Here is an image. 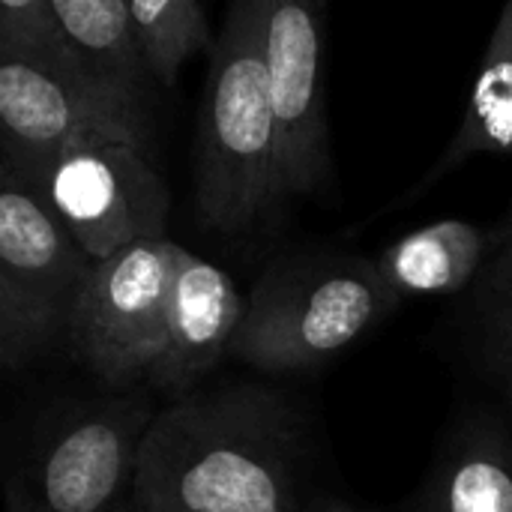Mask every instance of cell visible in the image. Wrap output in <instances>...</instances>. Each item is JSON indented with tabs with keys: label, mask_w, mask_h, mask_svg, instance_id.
Here are the masks:
<instances>
[{
	"label": "cell",
	"mask_w": 512,
	"mask_h": 512,
	"mask_svg": "<svg viewBox=\"0 0 512 512\" xmlns=\"http://www.w3.org/2000/svg\"><path fill=\"white\" fill-rule=\"evenodd\" d=\"M297 420L264 387L174 399L147 426L132 501L138 512H300Z\"/></svg>",
	"instance_id": "cell-1"
},
{
	"label": "cell",
	"mask_w": 512,
	"mask_h": 512,
	"mask_svg": "<svg viewBox=\"0 0 512 512\" xmlns=\"http://www.w3.org/2000/svg\"><path fill=\"white\" fill-rule=\"evenodd\" d=\"M192 171L195 213L225 237L267 228L291 201L264 57V0H231L213 39Z\"/></svg>",
	"instance_id": "cell-2"
},
{
	"label": "cell",
	"mask_w": 512,
	"mask_h": 512,
	"mask_svg": "<svg viewBox=\"0 0 512 512\" xmlns=\"http://www.w3.org/2000/svg\"><path fill=\"white\" fill-rule=\"evenodd\" d=\"M396 303L375 261H285L249 294L231 357L264 372L315 369L369 333Z\"/></svg>",
	"instance_id": "cell-3"
},
{
	"label": "cell",
	"mask_w": 512,
	"mask_h": 512,
	"mask_svg": "<svg viewBox=\"0 0 512 512\" xmlns=\"http://www.w3.org/2000/svg\"><path fill=\"white\" fill-rule=\"evenodd\" d=\"M93 258L33 180L0 165V366L21 372L69 333Z\"/></svg>",
	"instance_id": "cell-4"
},
{
	"label": "cell",
	"mask_w": 512,
	"mask_h": 512,
	"mask_svg": "<svg viewBox=\"0 0 512 512\" xmlns=\"http://www.w3.org/2000/svg\"><path fill=\"white\" fill-rule=\"evenodd\" d=\"M153 99L93 72L0 57V165L39 183L84 141H126L153 153Z\"/></svg>",
	"instance_id": "cell-5"
},
{
	"label": "cell",
	"mask_w": 512,
	"mask_h": 512,
	"mask_svg": "<svg viewBox=\"0 0 512 512\" xmlns=\"http://www.w3.org/2000/svg\"><path fill=\"white\" fill-rule=\"evenodd\" d=\"M153 417L138 396L69 408L9 480L6 512H114L132 492Z\"/></svg>",
	"instance_id": "cell-6"
},
{
	"label": "cell",
	"mask_w": 512,
	"mask_h": 512,
	"mask_svg": "<svg viewBox=\"0 0 512 512\" xmlns=\"http://www.w3.org/2000/svg\"><path fill=\"white\" fill-rule=\"evenodd\" d=\"M177 252L180 243L150 237L93 261L66 339L105 384L147 378L165 336Z\"/></svg>",
	"instance_id": "cell-7"
},
{
	"label": "cell",
	"mask_w": 512,
	"mask_h": 512,
	"mask_svg": "<svg viewBox=\"0 0 512 512\" xmlns=\"http://www.w3.org/2000/svg\"><path fill=\"white\" fill-rule=\"evenodd\" d=\"M36 186L93 261L168 237L171 192L150 153L135 144L84 141L54 159Z\"/></svg>",
	"instance_id": "cell-8"
},
{
	"label": "cell",
	"mask_w": 512,
	"mask_h": 512,
	"mask_svg": "<svg viewBox=\"0 0 512 512\" xmlns=\"http://www.w3.org/2000/svg\"><path fill=\"white\" fill-rule=\"evenodd\" d=\"M324 21L327 0H264V57L288 198L321 192L333 171L321 84Z\"/></svg>",
	"instance_id": "cell-9"
},
{
	"label": "cell",
	"mask_w": 512,
	"mask_h": 512,
	"mask_svg": "<svg viewBox=\"0 0 512 512\" xmlns=\"http://www.w3.org/2000/svg\"><path fill=\"white\" fill-rule=\"evenodd\" d=\"M246 303L249 300L240 297L222 267L180 246L165 336L147 381L171 399L195 393V387L216 369L222 354H231Z\"/></svg>",
	"instance_id": "cell-10"
},
{
	"label": "cell",
	"mask_w": 512,
	"mask_h": 512,
	"mask_svg": "<svg viewBox=\"0 0 512 512\" xmlns=\"http://www.w3.org/2000/svg\"><path fill=\"white\" fill-rule=\"evenodd\" d=\"M498 243V225L483 228L465 219H441L390 243L375 267L396 300L444 297L480 279Z\"/></svg>",
	"instance_id": "cell-11"
},
{
	"label": "cell",
	"mask_w": 512,
	"mask_h": 512,
	"mask_svg": "<svg viewBox=\"0 0 512 512\" xmlns=\"http://www.w3.org/2000/svg\"><path fill=\"white\" fill-rule=\"evenodd\" d=\"M501 153L512 156V0H504L498 24L489 36L480 72L471 87V99L465 108V117L438 156V162L429 168V174L417 183L411 198L426 192L432 183L447 177L450 171L462 168L474 156ZM512 222V210L507 216Z\"/></svg>",
	"instance_id": "cell-12"
},
{
	"label": "cell",
	"mask_w": 512,
	"mask_h": 512,
	"mask_svg": "<svg viewBox=\"0 0 512 512\" xmlns=\"http://www.w3.org/2000/svg\"><path fill=\"white\" fill-rule=\"evenodd\" d=\"M414 512H512V444L477 423L441 459Z\"/></svg>",
	"instance_id": "cell-13"
},
{
	"label": "cell",
	"mask_w": 512,
	"mask_h": 512,
	"mask_svg": "<svg viewBox=\"0 0 512 512\" xmlns=\"http://www.w3.org/2000/svg\"><path fill=\"white\" fill-rule=\"evenodd\" d=\"M84 66L138 96L153 99V72L141 51L129 0H51Z\"/></svg>",
	"instance_id": "cell-14"
},
{
	"label": "cell",
	"mask_w": 512,
	"mask_h": 512,
	"mask_svg": "<svg viewBox=\"0 0 512 512\" xmlns=\"http://www.w3.org/2000/svg\"><path fill=\"white\" fill-rule=\"evenodd\" d=\"M132 24L162 90H171L183 66L213 48V30L201 9V0H129Z\"/></svg>",
	"instance_id": "cell-15"
},
{
	"label": "cell",
	"mask_w": 512,
	"mask_h": 512,
	"mask_svg": "<svg viewBox=\"0 0 512 512\" xmlns=\"http://www.w3.org/2000/svg\"><path fill=\"white\" fill-rule=\"evenodd\" d=\"M0 57L63 72H90L72 48L51 0H0Z\"/></svg>",
	"instance_id": "cell-16"
},
{
	"label": "cell",
	"mask_w": 512,
	"mask_h": 512,
	"mask_svg": "<svg viewBox=\"0 0 512 512\" xmlns=\"http://www.w3.org/2000/svg\"><path fill=\"white\" fill-rule=\"evenodd\" d=\"M486 315V354L512 399V291L480 303Z\"/></svg>",
	"instance_id": "cell-17"
},
{
	"label": "cell",
	"mask_w": 512,
	"mask_h": 512,
	"mask_svg": "<svg viewBox=\"0 0 512 512\" xmlns=\"http://www.w3.org/2000/svg\"><path fill=\"white\" fill-rule=\"evenodd\" d=\"M501 243L486 267V273L480 276V303H489L495 297H504L512 291V222H501L498 225Z\"/></svg>",
	"instance_id": "cell-18"
},
{
	"label": "cell",
	"mask_w": 512,
	"mask_h": 512,
	"mask_svg": "<svg viewBox=\"0 0 512 512\" xmlns=\"http://www.w3.org/2000/svg\"><path fill=\"white\" fill-rule=\"evenodd\" d=\"M303 512H357L351 510L348 504H342V501H321V504H315V507H309V510Z\"/></svg>",
	"instance_id": "cell-19"
},
{
	"label": "cell",
	"mask_w": 512,
	"mask_h": 512,
	"mask_svg": "<svg viewBox=\"0 0 512 512\" xmlns=\"http://www.w3.org/2000/svg\"><path fill=\"white\" fill-rule=\"evenodd\" d=\"M114 512H138V507H135V501L129 498L126 504H120V507H117V510H114Z\"/></svg>",
	"instance_id": "cell-20"
}]
</instances>
